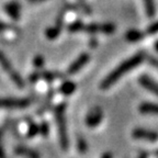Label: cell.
I'll use <instances>...</instances> for the list:
<instances>
[{
  "mask_svg": "<svg viewBox=\"0 0 158 158\" xmlns=\"http://www.w3.org/2000/svg\"><path fill=\"white\" fill-rule=\"evenodd\" d=\"M138 158H147V156H146L145 153H143V154H141V155H139V157H138Z\"/></svg>",
  "mask_w": 158,
  "mask_h": 158,
  "instance_id": "30",
  "label": "cell"
},
{
  "mask_svg": "<svg viewBox=\"0 0 158 158\" xmlns=\"http://www.w3.org/2000/svg\"><path fill=\"white\" fill-rule=\"evenodd\" d=\"M139 84L146 88L147 90H149L151 92H153L154 94L158 97V84L155 82L152 78H149L148 76H142L139 77Z\"/></svg>",
  "mask_w": 158,
  "mask_h": 158,
  "instance_id": "10",
  "label": "cell"
},
{
  "mask_svg": "<svg viewBox=\"0 0 158 158\" xmlns=\"http://www.w3.org/2000/svg\"><path fill=\"white\" fill-rule=\"evenodd\" d=\"M63 17H64V15H59L58 19H57V21H56V24H55L54 27H48V29L46 30L47 39L54 40L59 35V33H60V31H62V27H63V21H64V18H63Z\"/></svg>",
  "mask_w": 158,
  "mask_h": 158,
  "instance_id": "9",
  "label": "cell"
},
{
  "mask_svg": "<svg viewBox=\"0 0 158 158\" xmlns=\"http://www.w3.org/2000/svg\"><path fill=\"white\" fill-rule=\"evenodd\" d=\"M33 64H34L35 67H42L43 64H44V57L42 55H36L34 57V60H33Z\"/></svg>",
  "mask_w": 158,
  "mask_h": 158,
  "instance_id": "21",
  "label": "cell"
},
{
  "mask_svg": "<svg viewBox=\"0 0 158 158\" xmlns=\"http://www.w3.org/2000/svg\"><path fill=\"white\" fill-rule=\"evenodd\" d=\"M144 58H145V54H144L143 52H139V53H137L135 56L131 57V58H128L127 60H125L124 63H122L120 66L116 67L113 72L110 73V74L106 77V79L101 82V88L102 89L110 88V87L113 84H115L123 75L127 74L130 70H132V69L135 68L136 66L142 64Z\"/></svg>",
  "mask_w": 158,
  "mask_h": 158,
  "instance_id": "1",
  "label": "cell"
},
{
  "mask_svg": "<svg viewBox=\"0 0 158 158\" xmlns=\"http://www.w3.org/2000/svg\"><path fill=\"white\" fill-rule=\"evenodd\" d=\"M156 155H157V156H158V151H157V152H156Z\"/></svg>",
  "mask_w": 158,
  "mask_h": 158,
  "instance_id": "32",
  "label": "cell"
},
{
  "mask_svg": "<svg viewBox=\"0 0 158 158\" xmlns=\"http://www.w3.org/2000/svg\"><path fill=\"white\" fill-rule=\"evenodd\" d=\"M139 111L143 113L158 114V104L156 103H143L139 106Z\"/></svg>",
  "mask_w": 158,
  "mask_h": 158,
  "instance_id": "13",
  "label": "cell"
},
{
  "mask_svg": "<svg viewBox=\"0 0 158 158\" xmlns=\"http://www.w3.org/2000/svg\"><path fill=\"white\" fill-rule=\"evenodd\" d=\"M0 65L5 69V72L9 75V77L11 78V80H12L15 86H18L19 88L24 87V81H23L22 77L20 76V74L15 70V67L12 66V64L10 63V60L2 52H0Z\"/></svg>",
  "mask_w": 158,
  "mask_h": 158,
  "instance_id": "3",
  "label": "cell"
},
{
  "mask_svg": "<svg viewBox=\"0 0 158 158\" xmlns=\"http://www.w3.org/2000/svg\"><path fill=\"white\" fill-rule=\"evenodd\" d=\"M43 77H44V79H45V80H47V81H52V80H55L57 77H59V74L46 72V73H44V74H43Z\"/></svg>",
  "mask_w": 158,
  "mask_h": 158,
  "instance_id": "20",
  "label": "cell"
},
{
  "mask_svg": "<svg viewBox=\"0 0 158 158\" xmlns=\"http://www.w3.org/2000/svg\"><path fill=\"white\" fill-rule=\"evenodd\" d=\"M144 5H145L146 13L148 17H154L156 12V7L154 0H144Z\"/></svg>",
  "mask_w": 158,
  "mask_h": 158,
  "instance_id": "16",
  "label": "cell"
},
{
  "mask_svg": "<svg viewBox=\"0 0 158 158\" xmlns=\"http://www.w3.org/2000/svg\"><path fill=\"white\" fill-rule=\"evenodd\" d=\"M155 49H156V51H157V52H158V41L155 43Z\"/></svg>",
  "mask_w": 158,
  "mask_h": 158,
  "instance_id": "31",
  "label": "cell"
},
{
  "mask_svg": "<svg viewBox=\"0 0 158 158\" xmlns=\"http://www.w3.org/2000/svg\"><path fill=\"white\" fill-rule=\"evenodd\" d=\"M78 152L79 153H81V154H84V153H86V151L88 149V145H87V142L85 141L84 138H79L78 139Z\"/></svg>",
  "mask_w": 158,
  "mask_h": 158,
  "instance_id": "18",
  "label": "cell"
},
{
  "mask_svg": "<svg viewBox=\"0 0 158 158\" xmlns=\"http://www.w3.org/2000/svg\"><path fill=\"white\" fill-rule=\"evenodd\" d=\"M15 153L19 154V155H25V156H29L30 158H39V153L31 148H27V147H22V146H20V147L15 148Z\"/></svg>",
  "mask_w": 158,
  "mask_h": 158,
  "instance_id": "12",
  "label": "cell"
},
{
  "mask_svg": "<svg viewBox=\"0 0 158 158\" xmlns=\"http://www.w3.org/2000/svg\"><path fill=\"white\" fill-rule=\"evenodd\" d=\"M133 137L138 139H146L149 142H156L158 139V133L154 131H148L145 128H136L133 131Z\"/></svg>",
  "mask_w": 158,
  "mask_h": 158,
  "instance_id": "7",
  "label": "cell"
},
{
  "mask_svg": "<svg viewBox=\"0 0 158 158\" xmlns=\"http://www.w3.org/2000/svg\"><path fill=\"white\" fill-rule=\"evenodd\" d=\"M39 130H40V133L42 134V135L47 136V134H48V124L46 122H43L41 124V126H39Z\"/></svg>",
  "mask_w": 158,
  "mask_h": 158,
  "instance_id": "22",
  "label": "cell"
},
{
  "mask_svg": "<svg viewBox=\"0 0 158 158\" xmlns=\"http://www.w3.org/2000/svg\"><path fill=\"white\" fill-rule=\"evenodd\" d=\"M11 29H12V25H9L7 23L0 21V32H3L6 30H11Z\"/></svg>",
  "mask_w": 158,
  "mask_h": 158,
  "instance_id": "24",
  "label": "cell"
},
{
  "mask_svg": "<svg viewBox=\"0 0 158 158\" xmlns=\"http://www.w3.org/2000/svg\"><path fill=\"white\" fill-rule=\"evenodd\" d=\"M148 60H149V64L153 65V66H154V67H156V68H158V58L151 56L149 58H148Z\"/></svg>",
  "mask_w": 158,
  "mask_h": 158,
  "instance_id": "25",
  "label": "cell"
},
{
  "mask_svg": "<svg viewBox=\"0 0 158 158\" xmlns=\"http://www.w3.org/2000/svg\"><path fill=\"white\" fill-rule=\"evenodd\" d=\"M40 133V130H39V126L36 124H30V127H29V133H27V136L29 137H33L35 136L36 134Z\"/></svg>",
  "mask_w": 158,
  "mask_h": 158,
  "instance_id": "19",
  "label": "cell"
},
{
  "mask_svg": "<svg viewBox=\"0 0 158 158\" xmlns=\"http://www.w3.org/2000/svg\"><path fill=\"white\" fill-rule=\"evenodd\" d=\"M65 110H66V104H59L55 110V116H56L57 128H58L59 139H60V145L66 151L68 148V135H67V124H66V115H65Z\"/></svg>",
  "mask_w": 158,
  "mask_h": 158,
  "instance_id": "2",
  "label": "cell"
},
{
  "mask_svg": "<svg viewBox=\"0 0 158 158\" xmlns=\"http://www.w3.org/2000/svg\"><path fill=\"white\" fill-rule=\"evenodd\" d=\"M29 106L27 99H0V109H24Z\"/></svg>",
  "mask_w": 158,
  "mask_h": 158,
  "instance_id": "4",
  "label": "cell"
},
{
  "mask_svg": "<svg viewBox=\"0 0 158 158\" xmlns=\"http://www.w3.org/2000/svg\"><path fill=\"white\" fill-rule=\"evenodd\" d=\"M89 58H90V57H89V55L87 54V53L81 54L72 65H70V66L68 67V74L73 75V74H76L77 72H79V70H80V69L89 62Z\"/></svg>",
  "mask_w": 158,
  "mask_h": 158,
  "instance_id": "8",
  "label": "cell"
},
{
  "mask_svg": "<svg viewBox=\"0 0 158 158\" xmlns=\"http://www.w3.org/2000/svg\"><path fill=\"white\" fill-rule=\"evenodd\" d=\"M147 32L149 33V34H155V33L158 32V22L154 23V24H152L151 27H148Z\"/></svg>",
  "mask_w": 158,
  "mask_h": 158,
  "instance_id": "23",
  "label": "cell"
},
{
  "mask_svg": "<svg viewBox=\"0 0 158 158\" xmlns=\"http://www.w3.org/2000/svg\"><path fill=\"white\" fill-rule=\"evenodd\" d=\"M84 31L88 33H97V32H102L110 34L115 31V25L112 23H92V24L85 25Z\"/></svg>",
  "mask_w": 158,
  "mask_h": 158,
  "instance_id": "5",
  "label": "cell"
},
{
  "mask_svg": "<svg viewBox=\"0 0 158 158\" xmlns=\"http://www.w3.org/2000/svg\"><path fill=\"white\" fill-rule=\"evenodd\" d=\"M39 77H40V75L37 74V73H36V74L34 73V74H33L32 76L30 77V79H31V81H32V82H34V81H36L37 79H39Z\"/></svg>",
  "mask_w": 158,
  "mask_h": 158,
  "instance_id": "26",
  "label": "cell"
},
{
  "mask_svg": "<svg viewBox=\"0 0 158 158\" xmlns=\"http://www.w3.org/2000/svg\"><path fill=\"white\" fill-rule=\"evenodd\" d=\"M102 158H112V156H111V154L106 153V154H104V155L102 156Z\"/></svg>",
  "mask_w": 158,
  "mask_h": 158,
  "instance_id": "28",
  "label": "cell"
},
{
  "mask_svg": "<svg viewBox=\"0 0 158 158\" xmlns=\"http://www.w3.org/2000/svg\"><path fill=\"white\" fill-rule=\"evenodd\" d=\"M102 116H103V113H102V110L98 106L91 109L89 113L87 114L86 118V124L89 127H96L100 124L102 120Z\"/></svg>",
  "mask_w": 158,
  "mask_h": 158,
  "instance_id": "6",
  "label": "cell"
},
{
  "mask_svg": "<svg viewBox=\"0 0 158 158\" xmlns=\"http://www.w3.org/2000/svg\"><path fill=\"white\" fill-rule=\"evenodd\" d=\"M5 11L13 20L20 19V6L17 2H9L5 6Z\"/></svg>",
  "mask_w": 158,
  "mask_h": 158,
  "instance_id": "11",
  "label": "cell"
},
{
  "mask_svg": "<svg viewBox=\"0 0 158 158\" xmlns=\"http://www.w3.org/2000/svg\"><path fill=\"white\" fill-rule=\"evenodd\" d=\"M30 2H41V1H44V0H29Z\"/></svg>",
  "mask_w": 158,
  "mask_h": 158,
  "instance_id": "29",
  "label": "cell"
},
{
  "mask_svg": "<svg viewBox=\"0 0 158 158\" xmlns=\"http://www.w3.org/2000/svg\"><path fill=\"white\" fill-rule=\"evenodd\" d=\"M85 24L81 21H76V22L72 23L68 27V30L70 32H79V31H84Z\"/></svg>",
  "mask_w": 158,
  "mask_h": 158,
  "instance_id": "17",
  "label": "cell"
},
{
  "mask_svg": "<svg viewBox=\"0 0 158 158\" xmlns=\"http://www.w3.org/2000/svg\"><path fill=\"white\" fill-rule=\"evenodd\" d=\"M75 89H76V85L74 84V82L72 81H65L64 84L60 86V92L64 94H66V96H68V94H72L73 92L75 91Z\"/></svg>",
  "mask_w": 158,
  "mask_h": 158,
  "instance_id": "15",
  "label": "cell"
},
{
  "mask_svg": "<svg viewBox=\"0 0 158 158\" xmlns=\"http://www.w3.org/2000/svg\"><path fill=\"white\" fill-rule=\"evenodd\" d=\"M126 40L128 42H137L139 40H142L144 37L143 33L137 31V30H130L125 35Z\"/></svg>",
  "mask_w": 158,
  "mask_h": 158,
  "instance_id": "14",
  "label": "cell"
},
{
  "mask_svg": "<svg viewBox=\"0 0 158 158\" xmlns=\"http://www.w3.org/2000/svg\"><path fill=\"white\" fill-rule=\"evenodd\" d=\"M0 158H5V153H3V148L1 145V139H0Z\"/></svg>",
  "mask_w": 158,
  "mask_h": 158,
  "instance_id": "27",
  "label": "cell"
}]
</instances>
